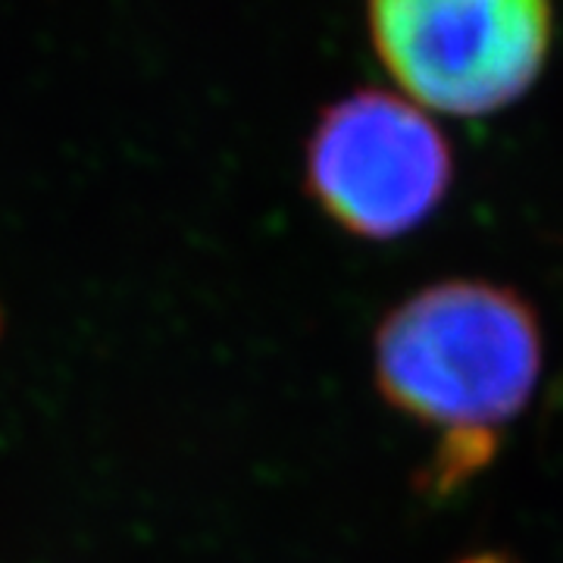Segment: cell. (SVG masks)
<instances>
[{
    "instance_id": "obj_3",
    "label": "cell",
    "mask_w": 563,
    "mask_h": 563,
    "mask_svg": "<svg viewBox=\"0 0 563 563\" xmlns=\"http://www.w3.org/2000/svg\"><path fill=\"white\" fill-rule=\"evenodd\" d=\"M454 179L442 129L388 91H357L332 103L303 154L310 198L344 232L391 242L420 229Z\"/></svg>"
},
{
    "instance_id": "obj_1",
    "label": "cell",
    "mask_w": 563,
    "mask_h": 563,
    "mask_svg": "<svg viewBox=\"0 0 563 563\" xmlns=\"http://www.w3.org/2000/svg\"><path fill=\"white\" fill-rule=\"evenodd\" d=\"M544 339L520 291L448 279L404 298L376 329V385L404 417L448 439H495L542 376Z\"/></svg>"
},
{
    "instance_id": "obj_2",
    "label": "cell",
    "mask_w": 563,
    "mask_h": 563,
    "mask_svg": "<svg viewBox=\"0 0 563 563\" xmlns=\"http://www.w3.org/2000/svg\"><path fill=\"white\" fill-rule=\"evenodd\" d=\"M373 47L422 107L485 117L532 88L551 47L548 0H369Z\"/></svg>"
}]
</instances>
